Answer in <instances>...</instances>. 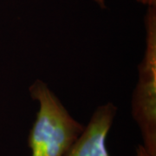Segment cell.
<instances>
[{
  "label": "cell",
  "mask_w": 156,
  "mask_h": 156,
  "mask_svg": "<svg viewBox=\"0 0 156 156\" xmlns=\"http://www.w3.org/2000/svg\"><path fill=\"white\" fill-rule=\"evenodd\" d=\"M29 91L39 103L28 137L31 156H66L84 127L71 116L43 81L36 80Z\"/></svg>",
  "instance_id": "obj_1"
},
{
  "label": "cell",
  "mask_w": 156,
  "mask_h": 156,
  "mask_svg": "<svg viewBox=\"0 0 156 156\" xmlns=\"http://www.w3.org/2000/svg\"><path fill=\"white\" fill-rule=\"evenodd\" d=\"M145 51L138 66V83L132 97V115L143 139V147L156 156V6L147 7Z\"/></svg>",
  "instance_id": "obj_2"
},
{
  "label": "cell",
  "mask_w": 156,
  "mask_h": 156,
  "mask_svg": "<svg viewBox=\"0 0 156 156\" xmlns=\"http://www.w3.org/2000/svg\"><path fill=\"white\" fill-rule=\"evenodd\" d=\"M116 111L112 102L98 107L66 156H110L106 140Z\"/></svg>",
  "instance_id": "obj_3"
},
{
  "label": "cell",
  "mask_w": 156,
  "mask_h": 156,
  "mask_svg": "<svg viewBox=\"0 0 156 156\" xmlns=\"http://www.w3.org/2000/svg\"><path fill=\"white\" fill-rule=\"evenodd\" d=\"M139 4L145 5L147 7L156 6V0H136Z\"/></svg>",
  "instance_id": "obj_4"
},
{
  "label": "cell",
  "mask_w": 156,
  "mask_h": 156,
  "mask_svg": "<svg viewBox=\"0 0 156 156\" xmlns=\"http://www.w3.org/2000/svg\"><path fill=\"white\" fill-rule=\"evenodd\" d=\"M136 156H152L150 154H148L142 145H140L136 151Z\"/></svg>",
  "instance_id": "obj_5"
},
{
  "label": "cell",
  "mask_w": 156,
  "mask_h": 156,
  "mask_svg": "<svg viewBox=\"0 0 156 156\" xmlns=\"http://www.w3.org/2000/svg\"><path fill=\"white\" fill-rule=\"evenodd\" d=\"M95 5L100 7L101 9H105L106 8V1L105 0H93Z\"/></svg>",
  "instance_id": "obj_6"
}]
</instances>
